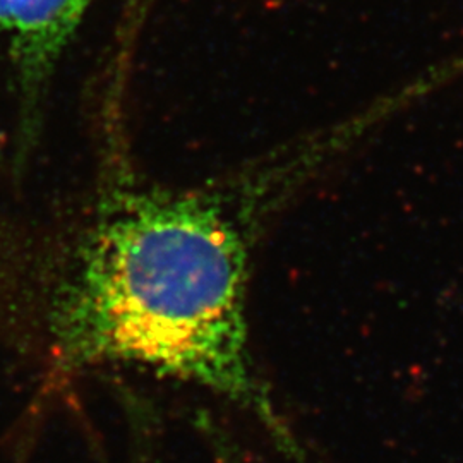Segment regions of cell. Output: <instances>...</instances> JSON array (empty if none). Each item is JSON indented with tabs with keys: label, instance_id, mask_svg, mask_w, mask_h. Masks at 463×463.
<instances>
[{
	"label": "cell",
	"instance_id": "7a4b0ae2",
	"mask_svg": "<svg viewBox=\"0 0 463 463\" xmlns=\"http://www.w3.org/2000/svg\"><path fill=\"white\" fill-rule=\"evenodd\" d=\"M95 0H0V36L13 66L21 128L40 126L52 76Z\"/></svg>",
	"mask_w": 463,
	"mask_h": 463
},
{
	"label": "cell",
	"instance_id": "6da1fadb",
	"mask_svg": "<svg viewBox=\"0 0 463 463\" xmlns=\"http://www.w3.org/2000/svg\"><path fill=\"white\" fill-rule=\"evenodd\" d=\"M321 156L304 141L194 189L112 172L84 220L21 254L13 300L61 373L122 365L201 386L258 417L298 462L254 364L249 281L266 218Z\"/></svg>",
	"mask_w": 463,
	"mask_h": 463
}]
</instances>
